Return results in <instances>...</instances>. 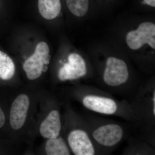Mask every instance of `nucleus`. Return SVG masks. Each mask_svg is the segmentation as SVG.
Here are the masks:
<instances>
[{
	"instance_id": "nucleus-13",
	"label": "nucleus",
	"mask_w": 155,
	"mask_h": 155,
	"mask_svg": "<svg viewBox=\"0 0 155 155\" xmlns=\"http://www.w3.org/2000/svg\"><path fill=\"white\" fill-rule=\"evenodd\" d=\"M15 66L11 58L5 53L0 51V78L8 80L15 74Z\"/></svg>"
},
{
	"instance_id": "nucleus-7",
	"label": "nucleus",
	"mask_w": 155,
	"mask_h": 155,
	"mask_svg": "<svg viewBox=\"0 0 155 155\" xmlns=\"http://www.w3.org/2000/svg\"><path fill=\"white\" fill-rule=\"evenodd\" d=\"M87 72L84 59L80 55L72 53L68 57V62L60 68L58 76L61 81L76 80L84 77Z\"/></svg>"
},
{
	"instance_id": "nucleus-3",
	"label": "nucleus",
	"mask_w": 155,
	"mask_h": 155,
	"mask_svg": "<svg viewBox=\"0 0 155 155\" xmlns=\"http://www.w3.org/2000/svg\"><path fill=\"white\" fill-rule=\"evenodd\" d=\"M129 103L136 118L135 123L138 125L140 130L150 140L151 138L155 140L154 81H149L140 86ZM151 143L153 146L152 142Z\"/></svg>"
},
{
	"instance_id": "nucleus-6",
	"label": "nucleus",
	"mask_w": 155,
	"mask_h": 155,
	"mask_svg": "<svg viewBox=\"0 0 155 155\" xmlns=\"http://www.w3.org/2000/svg\"><path fill=\"white\" fill-rule=\"evenodd\" d=\"M126 42L130 49L137 50L147 44L155 49V25L150 22H142L136 30L130 31L126 36Z\"/></svg>"
},
{
	"instance_id": "nucleus-15",
	"label": "nucleus",
	"mask_w": 155,
	"mask_h": 155,
	"mask_svg": "<svg viewBox=\"0 0 155 155\" xmlns=\"http://www.w3.org/2000/svg\"><path fill=\"white\" fill-rule=\"evenodd\" d=\"M5 114L0 107V128L5 125Z\"/></svg>"
},
{
	"instance_id": "nucleus-10",
	"label": "nucleus",
	"mask_w": 155,
	"mask_h": 155,
	"mask_svg": "<svg viewBox=\"0 0 155 155\" xmlns=\"http://www.w3.org/2000/svg\"><path fill=\"white\" fill-rule=\"evenodd\" d=\"M39 12L45 19H55L60 14L61 9L60 0H38Z\"/></svg>"
},
{
	"instance_id": "nucleus-8",
	"label": "nucleus",
	"mask_w": 155,
	"mask_h": 155,
	"mask_svg": "<svg viewBox=\"0 0 155 155\" xmlns=\"http://www.w3.org/2000/svg\"><path fill=\"white\" fill-rule=\"evenodd\" d=\"M30 101L28 96L20 94L14 100L10 113V124L12 129L18 130L25 125Z\"/></svg>"
},
{
	"instance_id": "nucleus-2",
	"label": "nucleus",
	"mask_w": 155,
	"mask_h": 155,
	"mask_svg": "<svg viewBox=\"0 0 155 155\" xmlns=\"http://www.w3.org/2000/svg\"><path fill=\"white\" fill-rule=\"evenodd\" d=\"M85 120L97 155L110 153L127 135L126 128L118 122L91 116H87Z\"/></svg>"
},
{
	"instance_id": "nucleus-4",
	"label": "nucleus",
	"mask_w": 155,
	"mask_h": 155,
	"mask_svg": "<svg viewBox=\"0 0 155 155\" xmlns=\"http://www.w3.org/2000/svg\"><path fill=\"white\" fill-rule=\"evenodd\" d=\"M76 122L75 127L67 136V143L70 151L75 155H97L86 120L78 118Z\"/></svg>"
},
{
	"instance_id": "nucleus-9",
	"label": "nucleus",
	"mask_w": 155,
	"mask_h": 155,
	"mask_svg": "<svg viewBox=\"0 0 155 155\" xmlns=\"http://www.w3.org/2000/svg\"><path fill=\"white\" fill-rule=\"evenodd\" d=\"M62 127L60 112L54 110L42 122L39 127L40 133L45 138H56L60 136Z\"/></svg>"
},
{
	"instance_id": "nucleus-1",
	"label": "nucleus",
	"mask_w": 155,
	"mask_h": 155,
	"mask_svg": "<svg viewBox=\"0 0 155 155\" xmlns=\"http://www.w3.org/2000/svg\"><path fill=\"white\" fill-rule=\"evenodd\" d=\"M77 95L82 105L89 110L117 116L128 122H136L130 103L126 100L116 99L107 91L89 86L79 87Z\"/></svg>"
},
{
	"instance_id": "nucleus-5",
	"label": "nucleus",
	"mask_w": 155,
	"mask_h": 155,
	"mask_svg": "<svg viewBox=\"0 0 155 155\" xmlns=\"http://www.w3.org/2000/svg\"><path fill=\"white\" fill-rule=\"evenodd\" d=\"M49 52L48 45L45 42H41L37 45L34 54L23 64V69L28 79L34 80L40 77L43 72L45 64L47 65L49 63Z\"/></svg>"
},
{
	"instance_id": "nucleus-14",
	"label": "nucleus",
	"mask_w": 155,
	"mask_h": 155,
	"mask_svg": "<svg viewBox=\"0 0 155 155\" xmlns=\"http://www.w3.org/2000/svg\"><path fill=\"white\" fill-rule=\"evenodd\" d=\"M67 7L72 14L78 17H82L87 13L88 0H66Z\"/></svg>"
},
{
	"instance_id": "nucleus-12",
	"label": "nucleus",
	"mask_w": 155,
	"mask_h": 155,
	"mask_svg": "<svg viewBox=\"0 0 155 155\" xmlns=\"http://www.w3.org/2000/svg\"><path fill=\"white\" fill-rule=\"evenodd\" d=\"M153 147L144 141L131 139L130 143L124 150L125 155H154Z\"/></svg>"
},
{
	"instance_id": "nucleus-11",
	"label": "nucleus",
	"mask_w": 155,
	"mask_h": 155,
	"mask_svg": "<svg viewBox=\"0 0 155 155\" xmlns=\"http://www.w3.org/2000/svg\"><path fill=\"white\" fill-rule=\"evenodd\" d=\"M45 150L48 155H69L71 151L67 142L61 137L48 139L45 147Z\"/></svg>"
},
{
	"instance_id": "nucleus-16",
	"label": "nucleus",
	"mask_w": 155,
	"mask_h": 155,
	"mask_svg": "<svg viewBox=\"0 0 155 155\" xmlns=\"http://www.w3.org/2000/svg\"><path fill=\"white\" fill-rule=\"evenodd\" d=\"M144 3L154 8L155 7V0H143Z\"/></svg>"
}]
</instances>
